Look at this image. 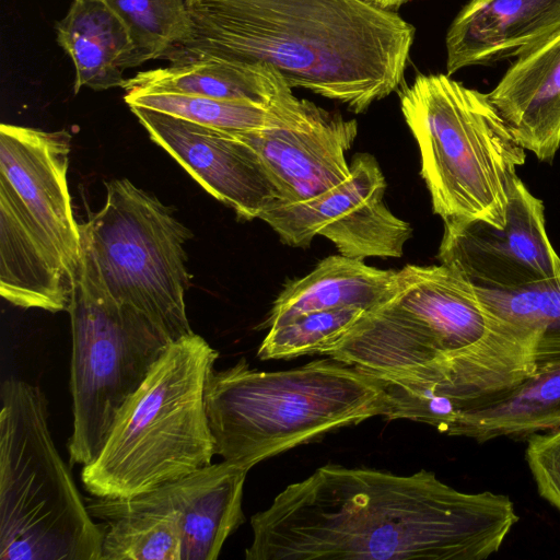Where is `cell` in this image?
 <instances>
[{"mask_svg": "<svg viewBox=\"0 0 560 560\" xmlns=\"http://www.w3.org/2000/svg\"><path fill=\"white\" fill-rule=\"evenodd\" d=\"M518 522L501 493H467L432 471L324 465L250 518L247 560H483Z\"/></svg>", "mask_w": 560, "mask_h": 560, "instance_id": "obj_1", "label": "cell"}, {"mask_svg": "<svg viewBox=\"0 0 560 560\" xmlns=\"http://www.w3.org/2000/svg\"><path fill=\"white\" fill-rule=\"evenodd\" d=\"M399 98L433 212L443 222L482 220L503 228L526 153L488 94L438 73L417 75Z\"/></svg>", "mask_w": 560, "mask_h": 560, "instance_id": "obj_6", "label": "cell"}, {"mask_svg": "<svg viewBox=\"0 0 560 560\" xmlns=\"http://www.w3.org/2000/svg\"><path fill=\"white\" fill-rule=\"evenodd\" d=\"M502 320L455 270L407 265L389 296L326 355L365 372L397 373L457 354Z\"/></svg>", "mask_w": 560, "mask_h": 560, "instance_id": "obj_9", "label": "cell"}, {"mask_svg": "<svg viewBox=\"0 0 560 560\" xmlns=\"http://www.w3.org/2000/svg\"><path fill=\"white\" fill-rule=\"evenodd\" d=\"M0 399V559L102 560L103 524L57 451L44 390L10 376Z\"/></svg>", "mask_w": 560, "mask_h": 560, "instance_id": "obj_7", "label": "cell"}, {"mask_svg": "<svg viewBox=\"0 0 560 560\" xmlns=\"http://www.w3.org/2000/svg\"><path fill=\"white\" fill-rule=\"evenodd\" d=\"M368 312L358 307L312 312L269 328L260 343V360L326 354Z\"/></svg>", "mask_w": 560, "mask_h": 560, "instance_id": "obj_27", "label": "cell"}, {"mask_svg": "<svg viewBox=\"0 0 560 560\" xmlns=\"http://www.w3.org/2000/svg\"><path fill=\"white\" fill-rule=\"evenodd\" d=\"M125 102L128 106L160 110L226 132L300 127L327 112L306 100L265 107L196 94L149 91H127Z\"/></svg>", "mask_w": 560, "mask_h": 560, "instance_id": "obj_24", "label": "cell"}, {"mask_svg": "<svg viewBox=\"0 0 560 560\" xmlns=\"http://www.w3.org/2000/svg\"><path fill=\"white\" fill-rule=\"evenodd\" d=\"M205 398L215 454L248 470L390 410L375 376L334 359L276 372L257 371L241 359L210 373Z\"/></svg>", "mask_w": 560, "mask_h": 560, "instance_id": "obj_3", "label": "cell"}, {"mask_svg": "<svg viewBox=\"0 0 560 560\" xmlns=\"http://www.w3.org/2000/svg\"><path fill=\"white\" fill-rule=\"evenodd\" d=\"M477 290L494 313L539 331L537 369L560 361V276L514 291Z\"/></svg>", "mask_w": 560, "mask_h": 560, "instance_id": "obj_26", "label": "cell"}, {"mask_svg": "<svg viewBox=\"0 0 560 560\" xmlns=\"http://www.w3.org/2000/svg\"><path fill=\"white\" fill-rule=\"evenodd\" d=\"M350 168L351 177L338 187L307 201L278 202L259 219L290 246L308 247L322 235L349 258L401 257L412 229L386 207V182L377 161L359 153Z\"/></svg>", "mask_w": 560, "mask_h": 560, "instance_id": "obj_12", "label": "cell"}, {"mask_svg": "<svg viewBox=\"0 0 560 560\" xmlns=\"http://www.w3.org/2000/svg\"><path fill=\"white\" fill-rule=\"evenodd\" d=\"M248 469L222 460L155 490L180 513V560H215L245 521L243 488Z\"/></svg>", "mask_w": 560, "mask_h": 560, "instance_id": "obj_18", "label": "cell"}, {"mask_svg": "<svg viewBox=\"0 0 560 560\" xmlns=\"http://www.w3.org/2000/svg\"><path fill=\"white\" fill-rule=\"evenodd\" d=\"M560 428V361L537 372L499 399L459 416L447 435L485 443L499 438L526 440Z\"/></svg>", "mask_w": 560, "mask_h": 560, "instance_id": "obj_23", "label": "cell"}, {"mask_svg": "<svg viewBox=\"0 0 560 560\" xmlns=\"http://www.w3.org/2000/svg\"><path fill=\"white\" fill-rule=\"evenodd\" d=\"M560 32V0H470L446 34V71L515 58Z\"/></svg>", "mask_w": 560, "mask_h": 560, "instance_id": "obj_16", "label": "cell"}, {"mask_svg": "<svg viewBox=\"0 0 560 560\" xmlns=\"http://www.w3.org/2000/svg\"><path fill=\"white\" fill-rule=\"evenodd\" d=\"M438 258L481 290L514 291L560 276L545 207L518 177L503 228L482 220L444 222Z\"/></svg>", "mask_w": 560, "mask_h": 560, "instance_id": "obj_13", "label": "cell"}, {"mask_svg": "<svg viewBox=\"0 0 560 560\" xmlns=\"http://www.w3.org/2000/svg\"><path fill=\"white\" fill-rule=\"evenodd\" d=\"M231 133L262 159L282 195L280 202L311 200L351 177L346 154L358 135L355 119L326 112L300 127Z\"/></svg>", "mask_w": 560, "mask_h": 560, "instance_id": "obj_15", "label": "cell"}, {"mask_svg": "<svg viewBox=\"0 0 560 560\" xmlns=\"http://www.w3.org/2000/svg\"><path fill=\"white\" fill-rule=\"evenodd\" d=\"M381 8L388 10H396L402 4L407 3L409 0H368Z\"/></svg>", "mask_w": 560, "mask_h": 560, "instance_id": "obj_29", "label": "cell"}, {"mask_svg": "<svg viewBox=\"0 0 560 560\" xmlns=\"http://www.w3.org/2000/svg\"><path fill=\"white\" fill-rule=\"evenodd\" d=\"M55 28L75 68V94L83 86L122 88L125 70L144 62L126 24L105 0H73Z\"/></svg>", "mask_w": 560, "mask_h": 560, "instance_id": "obj_19", "label": "cell"}, {"mask_svg": "<svg viewBox=\"0 0 560 560\" xmlns=\"http://www.w3.org/2000/svg\"><path fill=\"white\" fill-rule=\"evenodd\" d=\"M194 34L165 60L266 63L364 113L398 90L416 28L368 0H187Z\"/></svg>", "mask_w": 560, "mask_h": 560, "instance_id": "obj_2", "label": "cell"}, {"mask_svg": "<svg viewBox=\"0 0 560 560\" xmlns=\"http://www.w3.org/2000/svg\"><path fill=\"white\" fill-rule=\"evenodd\" d=\"M539 331L503 318L475 346L397 373H371L389 398L386 419L430 424L445 433L463 413L513 390L537 372Z\"/></svg>", "mask_w": 560, "mask_h": 560, "instance_id": "obj_11", "label": "cell"}, {"mask_svg": "<svg viewBox=\"0 0 560 560\" xmlns=\"http://www.w3.org/2000/svg\"><path fill=\"white\" fill-rule=\"evenodd\" d=\"M515 58L488 97L520 145L551 163L560 148V32Z\"/></svg>", "mask_w": 560, "mask_h": 560, "instance_id": "obj_17", "label": "cell"}, {"mask_svg": "<svg viewBox=\"0 0 560 560\" xmlns=\"http://www.w3.org/2000/svg\"><path fill=\"white\" fill-rule=\"evenodd\" d=\"M127 91L196 94L265 107L300 101L284 77L272 66L222 59L176 63L138 72L127 79Z\"/></svg>", "mask_w": 560, "mask_h": 560, "instance_id": "obj_20", "label": "cell"}, {"mask_svg": "<svg viewBox=\"0 0 560 560\" xmlns=\"http://www.w3.org/2000/svg\"><path fill=\"white\" fill-rule=\"evenodd\" d=\"M219 352L194 331L172 341L81 472L93 497L129 498L211 464L206 385Z\"/></svg>", "mask_w": 560, "mask_h": 560, "instance_id": "obj_5", "label": "cell"}, {"mask_svg": "<svg viewBox=\"0 0 560 560\" xmlns=\"http://www.w3.org/2000/svg\"><path fill=\"white\" fill-rule=\"evenodd\" d=\"M106 187L103 208L80 224L82 256L120 307L143 316L172 341L192 332L185 303L189 231L129 179Z\"/></svg>", "mask_w": 560, "mask_h": 560, "instance_id": "obj_8", "label": "cell"}, {"mask_svg": "<svg viewBox=\"0 0 560 560\" xmlns=\"http://www.w3.org/2000/svg\"><path fill=\"white\" fill-rule=\"evenodd\" d=\"M126 24L143 61L166 59L194 34L187 0H105Z\"/></svg>", "mask_w": 560, "mask_h": 560, "instance_id": "obj_25", "label": "cell"}, {"mask_svg": "<svg viewBox=\"0 0 560 560\" xmlns=\"http://www.w3.org/2000/svg\"><path fill=\"white\" fill-rule=\"evenodd\" d=\"M398 271L371 267L342 255L322 259L275 300L266 326L273 328L312 312L358 307L365 312L382 304L394 290Z\"/></svg>", "mask_w": 560, "mask_h": 560, "instance_id": "obj_21", "label": "cell"}, {"mask_svg": "<svg viewBox=\"0 0 560 560\" xmlns=\"http://www.w3.org/2000/svg\"><path fill=\"white\" fill-rule=\"evenodd\" d=\"M104 527L102 560H180V513L155 490L129 498H88Z\"/></svg>", "mask_w": 560, "mask_h": 560, "instance_id": "obj_22", "label": "cell"}, {"mask_svg": "<svg viewBox=\"0 0 560 560\" xmlns=\"http://www.w3.org/2000/svg\"><path fill=\"white\" fill-rule=\"evenodd\" d=\"M129 108L156 144L238 217L259 219L282 201L262 159L233 133L151 108Z\"/></svg>", "mask_w": 560, "mask_h": 560, "instance_id": "obj_14", "label": "cell"}, {"mask_svg": "<svg viewBox=\"0 0 560 560\" xmlns=\"http://www.w3.org/2000/svg\"><path fill=\"white\" fill-rule=\"evenodd\" d=\"M525 459L539 495L560 512V428L526 440Z\"/></svg>", "mask_w": 560, "mask_h": 560, "instance_id": "obj_28", "label": "cell"}, {"mask_svg": "<svg viewBox=\"0 0 560 560\" xmlns=\"http://www.w3.org/2000/svg\"><path fill=\"white\" fill-rule=\"evenodd\" d=\"M66 130L0 126V294L23 308L68 311L82 259Z\"/></svg>", "mask_w": 560, "mask_h": 560, "instance_id": "obj_4", "label": "cell"}, {"mask_svg": "<svg viewBox=\"0 0 560 560\" xmlns=\"http://www.w3.org/2000/svg\"><path fill=\"white\" fill-rule=\"evenodd\" d=\"M68 312L73 415L68 452L71 464L84 466L98 455L119 410L172 340L120 307L83 256Z\"/></svg>", "mask_w": 560, "mask_h": 560, "instance_id": "obj_10", "label": "cell"}]
</instances>
